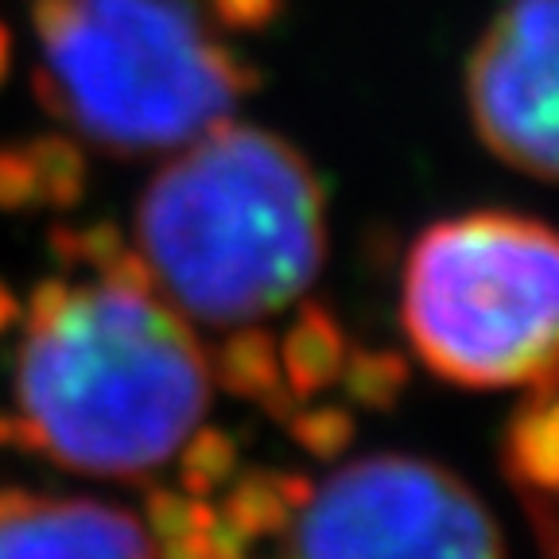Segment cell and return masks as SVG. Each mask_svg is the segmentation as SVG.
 Returning a JSON list of instances; mask_svg holds the SVG:
<instances>
[{
	"label": "cell",
	"instance_id": "cell-1",
	"mask_svg": "<svg viewBox=\"0 0 559 559\" xmlns=\"http://www.w3.org/2000/svg\"><path fill=\"white\" fill-rule=\"evenodd\" d=\"M156 288L206 326L276 314L326 257V194L276 132L214 124L167 159L136 206Z\"/></svg>",
	"mask_w": 559,
	"mask_h": 559
},
{
	"label": "cell",
	"instance_id": "cell-2",
	"mask_svg": "<svg viewBox=\"0 0 559 559\" xmlns=\"http://www.w3.org/2000/svg\"><path fill=\"white\" fill-rule=\"evenodd\" d=\"M210 366L191 326L152 296L70 292L51 323L27 326L16 404L35 454L67 471L144 481L199 428Z\"/></svg>",
	"mask_w": 559,
	"mask_h": 559
},
{
	"label": "cell",
	"instance_id": "cell-3",
	"mask_svg": "<svg viewBox=\"0 0 559 559\" xmlns=\"http://www.w3.org/2000/svg\"><path fill=\"white\" fill-rule=\"evenodd\" d=\"M32 24L35 102L117 159L183 148L264 86L210 32L202 0H35Z\"/></svg>",
	"mask_w": 559,
	"mask_h": 559
},
{
	"label": "cell",
	"instance_id": "cell-4",
	"mask_svg": "<svg viewBox=\"0 0 559 559\" xmlns=\"http://www.w3.org/2000/svg\"><path fill=\"white\" fill-rule=\"evenodd\" d=\"M556 234L536 218L481 210L416 237L401 319L436 377L509 389L556 373Z\"/></svg>",
	"mask_w": 559,
	"mask_h": 559
},
{
	"label": "cell",
	"instance_id": "cell-5",
	"mask_svg": "<svg viewBox=\"0 0 559 559\" xmlns=\"http://www.w3.org/2000/svg\"><path fill=\"white\" fill-rule=\"evenodd\" d=\"M284 536V559H509L486 501L416 454H373L334 471Z\"/></svg>",
	"mask_w": 559,
	"mask_h": 559
},
{
	"label": "cell",
	"instance_id": "cell-6",
	"mask_svg": "<svg viewBox=\"0 0 559 559\" xmlns=\"http://www.w3.org/2000/svg\"><path fill=\"white\" fill-rule=\"evenodd\" d=\"M559 0H509L466 67L471 121L501 164L556 183Z\"/></svg>",
	"mask_w": 559,
	"mask_h": 559
},
{
	"label": "cell",
	"instance_id": "cell-7",
	"mask_svg": "<svg viewBox=\"0 0 559 559\" xmlns=\"http://www.w3.org/2000/svg\"><path fill=\"white\" fill-rule=\"evenodd\" d=\"M0 559H156V544L109 501L0 489Z\"/></svg>",
	"mask_w": 559,
	"mask_h": 559
},
{
	"label": "cell",
	"instance_id": "cell-8",
	"mask_svg": "<svg viewBox=\"0 0 559 559\" xmlns=\"http://www.w3.org/2000/svg\"><path fill=\"white\" fill-rule=\"evenodd\" d=\"M501 474L521 498L528 528L544 559L559 556V393L556 373L528 384V396L513 408L501 431Z\"/></svg>",
	"mask_w": 559,
	"mask_h": 559
},
{
	"label": "cell",
	"instance_id": "cell-9",
	"mask_svg": "<svg viewBox=\"0 0 559 559\" xmlns=\"http://www.w3.org/2000/svg\"><path fill=\"white\" fill-rule=\"evenodd\" d=\"M276 346L280 373H284V384L292 389L296 401H311L314 393L338 384L349 354L346 331L323 299H307L292 319V326L284 331V338H276Z\"/></svg>",
	"mask_w": 559,
	"mask_h": 559
},
{
	"label": "cell",
	"instance_id": "cell-10",
	"mask_svg": "<svg viewBox=\"0 0 559 559\" xmlns=\"http://www.w3.org/2000/svg\"><path fill=\"white\" fill-rule=\"evenodd\" d=\"M226 501L218 513L234 524L245 540H269V536L288 533L292 516L307 506L314 481L307 474L288 471H269V466H253V471L234 474Z\"/></svg>",
	"mask_w": 559,
	"mask_h": 559
},
{
	"label": "cell",
	"instance_id": "cell-11",
	"mask_svg": "<svg viewBox=\"0 0 559 559\" xmlns=\"http://www.w3.org/2000/svg\"><path fill=\"white\" fill-rule=\"evenodd\" d=\"M206 366H210V381H218V389H226L237 401L261 404L284 389L276 334H269L264 326L241 323V331L229 334L214 349V358Z\"/></svg>",
	"mask_w": 559,
	"mask_h": 559
},
{
	"label": "cell",
	"instance_id": "cell-12",
	"mask_svg": "<svg viewBox=\"0 0 559 559\" xmlns=\"http://www.w3.org/2000/svg\"><path fill=\"white\" fill-rule=\"evenodd\" d=\"M24 152L32 159L39 202L62 210V214L79 206L90 179V159L79 140L67 132H47V136H35L32 144H24Z\"/></svg>",
	"mask_w": 559,
	"mask_h": 559
},
{
	"label": "cell",
	"instance_id": "cell-13",
	"mask_svg": "<svg viewBox=\"0 0 559 559\" xmlns=\"http://www.w3.org/2000/svg\"><path fill=\"white\" fill-rule=\"evenodd\" d=\"M338 381L358 408L393 412L412 381V361L401 349H349Z\"/></svg>",
	"mask_w": 559,
	"mask_h": 559
},
{
	"label": "cell",
	"instance_id": "cell-14",
	"mask_svg": "<svg viewBox=\"0 0 559 559\" xmlns=\"http://www.w3.org/2000/svg\"><path fill=\"white\" fill-rule=\"evenodd\" d=\"M237 474V439L222 428H199L183 439L179 486L187 498H210Z\"/></svg>",
	"mask_w": 559,
	"mask_h": 559
},
{
	"label": "cell",
	"instance_id": "cell-15",
	"mask_svg": "<svg viewBox=\"0 0 559 559\" xmlns=\"http://www.w3.org/2000/svg\"><path fill=\"white\" fill-rule=\"evenodd\" d=\"M284 424H288L299 451H307L319 463H338L342 454L349 451V443H354V436H358L354 412L342 408V404H314V408L299 404Z\"/></svg>",
	"mask_w": 559,
	"mask_h": 559
},
{
	"label": "cell",
	"instance_id": "cell-16",
	"mask_svg": "<svg viewBox=\"0 0 559 559\" xmlns=\"http://www.w3.org/2000/svg\"><path fill=\"white\" fill-rule=\"evenodd\" d=\"M206 12L222 32L249 35L276 24L284 16V0H206Z\"/></svg>",
	"mask_w": 559,
	"mask_h": 559
},
{
	"label": "cell",
	"instance_id": "cell-17",
	"mask_svg": "<svg viewBox=\"0 0 559 559\" xmlns=\"http://www.w3.org/2000/svg\"><path fill=\"white\" fill-rule=\"evenodd\" d=\"M191 501L187 493H175L167 486H152L148 498H144V528H148L152 540H175L191 528Z\"/></svg>",
	"mask_w": 559,
	"mask_h": 559
},
{
	"label": "cell",
	"instance_id": "cell-18",
	"mask_svg": "<svg viewBox=\"0 0 559 559\" xmlns=\"http://www.w3.org/2000/svg\"><path fill=\"white\" fill-rule=\"evenodd\" d=\"M39 202V187H35L32 159L24 148H12L4 144L0 148V210H27Z\"/></svg>",
	"mask_w": 559,
	"mask_h": 559
},
{
	"label": "cell",
	"instance_id": "cell-19",
	"mask_svg": "<svg viewBox=\"0 0 559 559\" xmlns=\"http://www.w3.org/2000/svg\"><path fill=\"white\" fill-rule=\"evenodd\" d=\"M102 284L114 292H129V296H152L156 292V272H152L148 257L140 249L124 245L121 253L102 269Z\"/></svg>",
	"mask_w": 559,
	"mask_h": 559
},
{
	"label": "cell",
	"instance_id": "cell-20",
	"mask_svg": "<svg viewBox=\"0 0 559 559\" xmlns=\"http://www.w3.org/2000/svg\"><path fill=\"white\" fill-rule=\"evenodd\" d=\"M79 249H82V264H94L97 272L114 261L124 249V234L117 222H94V226L79 229Z\"/></svg>",
	"mask_w": 559,
	"mask_h": 559
},
{
	"label": "cell",
	"instance_id": "cell-21",
	"mask_svg": "<svg viewBox=\"0 0 559 559\" xmlns=\"http://www.w3.org/2000/svg\"><path fill=\"white\" fill-rule=\"evenodd\" d=\"M70 292H74V288H70L67 280H59V276L39 280V284H35V292H32V299H27V326L51 323L55 314L67 307Z\"/></svg>",
	"mask_w": 559,
	"mask_h": 559
},
{
	"label": "cell",
	"instance_id": "cell-22",
	"mask_svg": "<svg viewBox=\"0 0 559 559\" xmlns=\"http://www.w3.org/2000/svg\"><path fill=\"white\" fill-rule=\"evenodd\" d=\"M47 249H51V257L62 264V269H74V264H82L79 226H70V222H55V226L47 229Z\"/></svg>",
	"mask_w": 559,
	"mask_h": 559
},
{
	"label": "cell",
	"instance_id": "cell-23",
	"mask_svg": "<svg viewBox=\"0 0 559 559\" xmlns=\"http://www.w3.org/2000/svg\"><path fill=\"white\" fill-rule=\"evenodd\" d=\"M0 447H9V451H35L32 428H27V419L20 412H0Z\"/></svg>",
	"mask_w": 559,
	"mask_h": 559
},
{
	"label": "cell",
	"instance_id": "cell-24",
	"mask_svg": "<svg viewBox=\"0 0 559 559\" xmlns=\"http://www.w3.org/2000/svg\"><path fill=\"white\" fill-rule=\"evenodd\" d=\"M20 314H24V307H20V299L12 296V288L0 280V334L12 331V326L20 323Z\"/></svg>",
	"mask_w": 559,
	"mask_h": 559
},
{
	"label": "cell",
	"instance_id": "cell-25",
	"mask_svg": "<svg viewBox=\"0 0 559 559\" xmlns=\"http://www.w3.org/2000/svg\"><path fill=\"white\" fill-rule=\"evenodd\" d=\"M9 67H12V35H9V27L0 24V86L9 79Z\"/></svg>",
	"mask_w": 559,
	"mask_h": 559
}]
</instances>
